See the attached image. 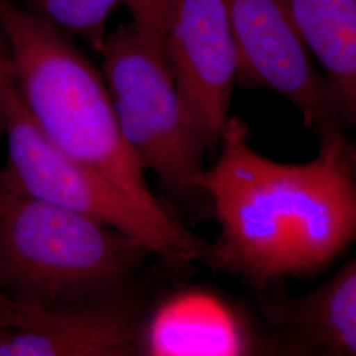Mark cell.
<instances>
[{
  "mask_svg": "<svg viewBox=\"0 0 356 356\" xmlns=\"http://www.w3.org/2000/svg\"><path fill=\"white\" fill-rule=\"evenodd\" d=\"M220 153L200 186L219 235L204 257L250 280H277L329 266L355 241V148L347 135L319 141L304 164L273 161L250 145V129L229 116Z\"/></svg>",
  "mask_w": 356,
  "mask_h": 356,
  "instance_id": "cell-1",
  "label": "cell"
},
{
  "mask_svg": "<svg viewBox=\"0 0 356 356\" xmlns=\"http://www.w3.org/2000/svg\"><path fill=\"white\" fill-rule=\"evenodd\" d=\"M0 36L16 91L41 134L141 204L163 209L120 132L101 70L74 40L13 0H0Z\"/></svg>",
  "mask_w": 356,
  "mask_h": 356,
  "instance_id": "cell-2",
  "label": "cell"
},
{
  "mask_svg": "<svg viewBox=\"0 0 356 356\" xmlns=\"http://www.w3.org/2000/svg\"><path fill=\"white\" fill-rule=\"evenodd\" d=\"M149 254L126 234L19 189L0 168V294L42 309L118 297Z\"/></svg>",
  "mask_w": 356,
  "mask_h": 356,
  "instance_id": "cell-3",
  "label": "cell"
},
{
  "mask_svg": "<svg viewBox=\"0 0 356 356\" xmlns=\"http://www.w3.org/2000/svg\"><path fill=\"white\" fill-rule=\"evenodd\" d=\"M3 89L8 159L1 170L19 189L126 234L170 267L204 259L209 244L165 207L141 204L110 179L66 156L41 134L16 91L8 56Z\"/></svg>",
  "mask_w": 356,
  "mask_h": 356,
  "instance_id": "cell-4",
  "label": "cell"
},
{
  "mask_svg": "<svg viewBox=\"0 0 356 356\" xmlns=\"http://www.w3.org/2000/svg\"><path fill=\"white\" fill-rule=\"evenodd\" d=\"M98 53L118 126L145 170L181 200L202 194L200 179L210 149L165 58L141 40L132 23L108 33Z\"/></svg>",
  "mask_w": 356,
  "mask_h": 356,
  "instance_id": "cell-5",
  "label": "cell"
},
{
  "mask_svg": "<svg viewBox=\"0 0 356 356\" xmlns=\"http://www.w3.org/2000/svg\"><path fill=\"white\" fill-rule=\"evenodd\" d=\"M223 1L239 53L238 83L286 98L319 141L347 135L348 124L300 36L288 0Z\"/></svg>",
  "mask_w": 356,
  "mask_h": 356,
  "instance_id": "cell-6",
  "label": "cell"
},
{
  "mask_svg": "<svg viewBox=\"0 0 356 356\" xmlns=\"http://www.w3.org/2000/svg\"><path fill=\"white\" fill-rule=\"evenodd\" d=\"M163 51L209 149L219 144L238 83L239 53L223 0H165Z\"/></svg>",
  "mask_w": 356,
  "mask_h": 356,
  "instance_id": "cell-7",
  "label": "cell"
},
{
  "mask_svg": "<svg viewBox=\"0 0 356 356\" xmlns=\"http://www.w3.org/2000/svg\"><path fill=\"white\" fill-rule=\"evenodd\" d=\"M136 334V317L120 296L58 309L20 304L13 325L0 332V356H82Z\"/></svg>",
  "mask_w": 356,
  "mask_h": 356,
  "instance_id": "cell-8",
  "label": "cell"
},
{
  "mask_svg": "<svg viewBox=\"0 0 356 356\" xmlns=\"http://www.w3.org/2000/svg\"><path fill=\"white\" fill-rule=\"evenodd\" d=\"M288 4L347 124H355L356 0H288Z\"/></svg>",
  "mask_w": 356,
  "mask_h": 356,
  "instance_id": "cell-9",
  "label": "cell"
},
{
  "mask_svg": "<svg viewBox=\"0 0 356 356\" xmlns=\"http://www.w3.org/2000/svg\"><path fill=\"white\" fill-rule=\"evenodd\" d=\"M293 326L326 354L356 356V261L285 306Z\"/></svg>",
  "mask_w": 356,
  "mask_h": 356,
  "instance_id": "cell-10",
  "label": "cell"
},
{
  "mask_svg": "<svg viewBox=\"0 0 356 356\" xmlns=\"http://www.w3.org/2000/svg\"><path fill=\"white\" fill-rule=\"evenodd\" d=\"M24 11L70 38H81L95 51L107 38V23L124 0H17Z\"/></svg>",
  "mask_w": 356,
  "mask_h": 356,
  "instance_id": "cell-11",
  "label": "cell"
},
{
  "mask_svg": "<svg viewBox=\"0 0 356 356\" xmlns=\"http://www.w3.org/2000/svg\"><path fill=\"white\" fill-rule=\"evenodd\" d=\"M132 16V24L141 40L156 54L164 57L163 42L165 32V0H124ZM165 58V57H164Z\"/></svg>",
  "mask_w": 356,
  "mask_h": 356,
  "instance_id": "cell-12",
  "label": "cell"
},
{
  "mask_svg": "<svg viewBox=\"0 0 356 356\" xmlns=\"http://www.w3.org/2000/svg\"><path fill=\"white\" fill-rule=\"evenodd\" d=\"M82 356H147L138 341V334L101 344Z\"/></svg>",
  "mask_w": 356,
  "mask_h": 356,
  "instance_id": "cell-13",
  "label": "cell"
},
{
  "mask_svg": "<svg viewBox=\"0 0 356 356\" xmlns=\"http://www.w3.org/2000/svg\"><path fill=\"white\" fill-rule=\"evenodd\" d=\"M20 304L6 298L0 294V332L6 330L13 325V321L17 316Z\"/></svg>",
  "mask_w": 356,
  "mask_h": 356,
  "instance_id": "cell-14",
  "label": "cell"
},
{
  "mask_svg": "<svg viewBox=\"0 0 356 356\" xmlns=\"http://www.w3.org/2000/svg\"><path fill=\"white\" fill-rule=\"evenodd\" d=\"M7 63V51L4 41L0 36V138L4 135V123H6V104H4V89H3V70Z\"/></svg>",
  "mask_w": 356,
  "mask_h": 356,
  "instance_id": "cell-15",
  "label": "cell"
},
{
  "mask_svg": "<svg viewBox=\"0 0 356 356\" xmlns=\"http://www.w3.org/2000/svg\"><path fill=\"white\" fill-rule=\"evenodd\" d=\"M261 356H316L313 354H309L305 350H298L297 347H273L270 350L266 351Z\"/></svg>",
  "mask_w": 356,
  "mask_h": 356,
  "instance_id": "cell-16",
  "label": "cell"
}]
</instances>
